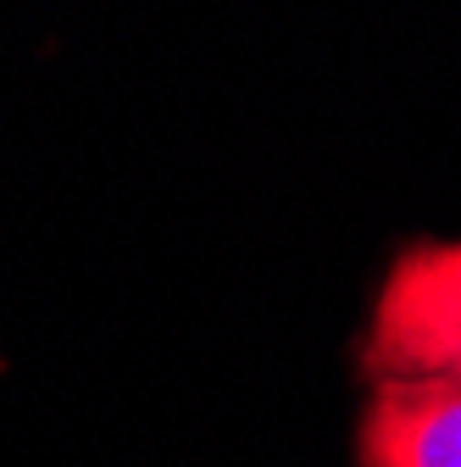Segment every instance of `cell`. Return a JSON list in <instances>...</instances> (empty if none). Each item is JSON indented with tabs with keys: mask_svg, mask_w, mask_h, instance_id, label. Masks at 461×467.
<instances>
[{
	"mask_svg": "<svg viewBox=\"0 0 461 467\" xmlns=\"http://www.w3.org/2000/svg\"><path fill=\"white\" fill-rule=\"evenodd\" d=\"M362 368L378 379H461V240L406 245L373 301Z\"/></svg>",
	"mask_w": 461,
	"mask_h": 467,
	"instance_id": "1",
	"label": "cell"
},
{
	"mask_svg": "<svg viewBox=\"0 0 461 467\" xmlns=\"http://www.w3.org/2000/svg\"><path fill=\"white\" fill-rule=\"evenodd\" d=\"M356 456L362 467H461V379H378Z\"/></svg>",
	"mask_w": 461,
	"mask_h": 467,
	"instance_id": "2",
	"label": "cell"
}]
</instances>
